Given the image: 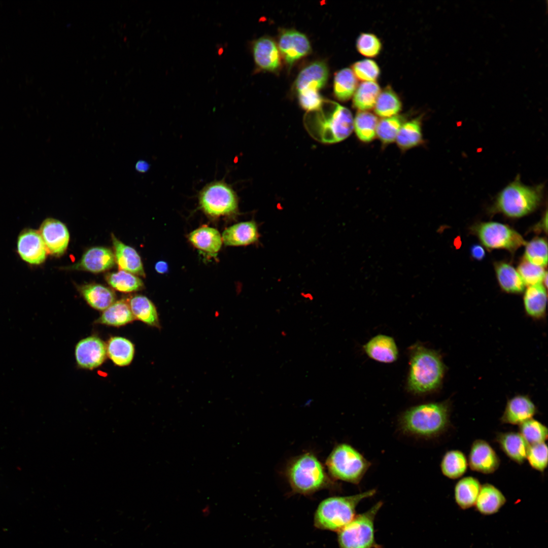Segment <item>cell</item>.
<instances>
[{
	"label": "cell",
	"mask_w": 548,
	"mask_h": 548,
	"mask_svg": "<svg viewBox=\"0 0 548 548\" xmlns=\"http://www.w3.org/2000/svg\"><path fill=\"white\" fill-rule=\"evenodd\" d=\"M547 294L541 284L529 286L524 296V304L526 314L535 319L545 316L546 309Z\"/></svg>",
	"instance_id": "cell-28"
},
{
	"label": "cell",
	"mask_w": 548,
	"mask_h": 548,
	"mask_svg": "<svg viewBox=\"0 0 548 548\" xmlns=\"http://www.w3.org/2000/svg\"><path fill=\"white\" fill-rule=\"evenodd\" d=\"M112 239L114 250L115 262L119 270H123L135 275L145 276L141 258L134 249L117 239L113 234Z\"/></svg>",
	"instance_id": "cell-22"
},
{
	"label": "cell",
	"mask_w": 548,
	"mask_h": 548,
	"mask_svg": "<svg viewBox=\"0 0 548 548\" xmlns=\"http://www.w3.org/2000/svg\"><path fill=\"white\" fill-rule=\"evenodd\" d=\"M527 459L531 466L543 472L547 465V447L544 442L530 445Z\"/></svg>",
	"instance_id": "cell-46"
},
{
	"label": "cell",
	"mask_w": 548,
	"mask_h": 548,
	"mask_svg": "<svg viewBox=\"0 0 548 548\" xmlns=\"http://www.w3.org/2000/svg\"><path fill=\"white\" fill-rule=\"evenodd\" d=\"M252 51L256 65L261 69L276 72L281 65V57L278 45L271 38H260L252 44Z\"/></svg>",
	"instance_id": "cell-16"
},
{
	"label": "cell",
	"mask_w": 548,
	"mask_h": 548,
	"mask_svg": "<svg viewBox=\"0 0 548 548\" xmlns=\"http://www.w3.org/2000/svg\"><path fill=\"white\" fill-rule=\"evenodd\" d=\"M363 348L369 357L378 362L390 363L398 358V351L394 339L386 335L374 336Z\"/></svg>",
	"instance_id": "cell-21"
},
{
	"label": "cell",
	"mask_w": 548,
	"mask_h": 548,
	"mask_svg": "<svg viewBox=\"0 0 548 548\" xmlns=\"http://www.w3.org/2000/svg\"><path fill=\"white\" fill-rule=\"evenodd\" d=\"M39 232L48 253L56 256L64 253L68 245L70 234L62 222L53 218L46 219L41 224Z\"/></svg>",
	"instance_id": "cell-13"
},
{
	"label": "cell",
	"mask_w": 548,
	"mask_h": 548,
	"mask_svg": "<svg viewBox=\"0 0 548 548\" xmlns=\"http://www.w3.org/2000/svg\"><path fill=\"white\" fill-rule=\"evenodd\" d=\"M375 489L347 496L325 499L319 505L314 515L317 528L338 532L356 516V508L363 499L373 496Z\"/></svg>",
	"instance_id": "cell-5"
},
{
	"label": "cell",
	"mask_w": 548,
	"mask_h": 548,
	"mask_svg": "<svg viewBox=\"0 0 548 548\" xmlns=\"http://www.w3.org/2000/svg\"><path fill=\"white\" fill-rule=\"evenodd\" d=\"M115 262L114 254L111 250L102 247H94L88 249L80 260L72 268L98 273L112 268Z\"/></svg>",
	"instance_id": "cell-17"
},
{
	"label": "cell",
	"mask_w": 548,
	"mask_h": 548,
	"mask_svg": "<svg viewBox=\"0 0 548 548\" xmlns=\"http://www.w3.org/2000/svg\"><path fill=\"white\" fill-rule=\"evenodd\" d=\"M377 117L368 111H359L353 120V129L362 142H371L376 136Z\"/></svg>",
	"instance_id": "cell-36"
},
{
	"label": "cell",
	"mask_w": 548,
	"mask_h": 548,
	"mask_svg": "<svg viewBox=\"0 0 548 548\" xmlns=\"http://www.w3.org/2000/svg\"><path fill=\"white\" fill-rule=\"evenodd\" d=\"M481 485L478 480L466 476L460 480L454 489L455 500L462 509H469L475 505Z\"/></svg>",
	"instance_id": "cell-29"
},
{
	"label": "cell",
	"mask_w": 548,
	"mask_h": 548,
	"mask_svg": "<svg viewBox=\"0 0 548 548\" xmlns=\"http://www.w3.org/2000/svg\"><path fill=\"white\" fill-rule=\"evenodd\" d=\"M543 186L524 184L518 175L497 195L494 204L496 211L513 218H519L533 211L540 203Z\"/></svg>",
	"instance_id": "cell-6"
},
{
	"label": "cell",
	"mask_w": 548,
	"mask_h": 548,
	"mask_svg": "<svg viewBox=\"0 0 548 548\" xmlns=\"http://www.w3.org/2000/svg\"><path fill=\"white\" fill-rule=\"evenodd\" d=\"M496 441L504 453L515 462L522 464L527 459L530 445L520 433H500Z\"/></svg>",
	"instance_id": "cell-23"
},
{
	"label": "cell",
	"mask_w": 548,
	"mask_h": 548,
	"mask_svg": "<svg viewBox=\"0 0 548 548\" xmlns=\"http://www.w3.org/2000/svg\"><path fill=\"white\" fill-rule=\"evenodd\" d=\"M328 68L322 61L311 63L299 73L295 82V87L298 92L307 90L319 89L324 86L328 77Z\"/></svg>",
	"instance_id": "cell-20"
},
{
	"label": "cell",
	"mask_w": 548,
	"mask_h": 548,
	"mask_svg": "<svg viewBox=\"0 0 548 548\" xmlns=\"http://www.w3.org/2000/svg\"><path fill=\"white\" fill-rule=\"evenodd\" d=\"M286 475L292 490L309 495L326 488H336L324 466L313 454L306 453L296 457L288 464Z\"/></svg>",
	"instance_id": "cell-4"
},
{
	"label": "cell",
	"mask_w": 548,
	"mask_h": 548,
	"mask_svg": "<svg viewBox=\"0 0 548 548\" xmlns=\"http://www.w3.org/2000/svg\"><path fill=\"white\" fill-rule=\"evenodd\" d=\"M402 117L399 115L384 118L379 120L376 127V136L385 144L395 141L398 132L404 123Z\"/></svg>",
	"instance_id": "cell-40"
},
{
	"label": "cell",
	"mask_w": 548,
	"mask_h": 548,
	"mask_svg": "<svg viewBox=\"0 0 548 548\" xmlns=\"http://www.w3.org/2000/svg\"><path fill=\"white\" fill-rule=\"evenodd\" d=\"M543 281L544 282V285H545L546 287H547V272H546V273H545V275L544 276Z\"/></svg>",
	"instance_id": "cell-51"
},
{
	"label": "cell",
	"mask_w": 548,
	"mask_h": 548,
	"mask_svg": "<svg viewBox=\"0 0 548 548\" xmlns=\"http://www.w3.org/2000/svg\"><path fill=\"white\" fill-rule=\"evenodd\" d=\"M199 208L213 218L233 216L238 212V199L231 185L224 180L207 184L198 195Z\"/></svg>",
	"instance_id": "cell-8"
},
{
	"label": "cell",
	"mask_w": 548,
	"mask_h": 548,
	"mask_svg": "<svg viewBox=\"0 0 548 548\" xmlns=\"http://www.w3.org/2000/svg\"><path fill=\"white\" fill-rule=\"evenodd\" d=\"M135 320L127 301L119 300L115 301L103 311L96 321L97 323L119 327Z\"/></svg>",
	"instance_id": "cell-31"
},
{
	"label": "cell",
	"mask_w": 548,
	"mask_h": 548,
	"mask_svg": "<svg viewBox=\"0 0 548 548\" xmlns=\"http://www.w3.org/2000/svg\"><path fill=\"white\" fill-rule=\"evenodd\" d=\"M379 501L367 511L356 516L338 532L340 548H379L374 539V521L383 505Z\"/></svg>",
	"instance_id": "cell-9"
},
{
	"label": "cell",
	"mask_w": 548,
	"mask_h": 548,
	"mask_svg": "<svg viewBox=\"0 0 548 548\" xmlns=\"http://www.w3.org/2000/svg\"><path fill=\"white\" fill-rule=\"evenodd\" d=\"M356 48L361 55L373 57L380 53L382 43L375 35L371 33H362L357 38Z\"/></svg>",
	"instance_id": "cell-45"
},
{
	"label": "cell",
	"mask_w": 548,
	"mask_h": 548,
	"mask_svg": "<svg viewBox=\"0 0 548 548\" xmlns=\"http://www.w3.org/2000/svg\"><path fill=\"white\" fill-rule=\"evenodd\" d=\"M471 253L472 257L477 260H482L485 255V252L483 248L477 245H474L471 249Z\"/></svg>",
	"instance_id": "cell-48"
},
{
	"label": "cell",
	"mask_w": 548,
	"mask_h": 548,
	"mask_svg": "<svg viewBox=\"0 0 548 548\" xmlns=\"http://www.w3.org/2000/svg\"><path fill=\"white\" fill-rule=\"evenodd\" d=\"M475 231L482 243L491 249H505L514 252L527 244L518 232L499 223H481L476 227Z\"/></svg>",
	"instance_id": "cell-10"
},
{
	"label": "cell",
	"mask_w": 548,
	"mask_h": 548,
	"mask_svg": "<svg viewBox=\"0 0 548 548\" xmlns=\"http://www.w3.org/2000/svg\"><path fill=\"white\" fill-rule=\"evenodd\" d=\"M401 100L390 86L381 91L375 105L376 115L384 118L397 115L401 110Z\"/></svg>",
	"instance_id": "cell-38"
},
{
	"label": "cell",
	"mask_w": 548,
	"mask_h": 548,
	"mask_svg": "<svg viewBox=\"0 0 548 548\" xmlns=\"http://www.w3.org/2000/svg\"><path fill=\"white\" fill-rule=\"evenodd\" d=\"M259 237L257 223L251 220L239 222L226 228L222 233V239L226 246H245L257 243Z\"/></svg>",
	"instance_id": "cell-19"
},
{
	"label": "cell",
	"mask_w": 548,
	"mask_h": 548,
	"mask_svg": "<svg viewBox=\"0 0 548 548\" xmlns=\"http://www.w3.org/2000/svg\"><path fill=\"white\" fill-rule=\"evenodd\" d=\"M468 461L472 470L484 474L493 473L500 465V459L494 449L482 439L475 440L472 444Z\"/></svg>",
	"instance_id": "cell-15"
},
{
	"label": "cell",
	"mask_w": 548,
	"mask_h": 548,
	"mask_svg": "<svg viewBox=\"0 0 548 548\" xmlns=\"http://www.w3.org/2000/svg\"><path fill=\"white\" fill-rule=\"evenodd\" d=\"M77 364L82 368L93 369L101 365L107 356L106 345L99 337L91 336L81 340L75 348Z\"/></svg>",
	"instance_id": "cell-14"
},
{
	"label": "cell",
	"mask_w": 548,
	"mask_h": 548,
	"mask_svg": "<svg viewBox=\"0 0 548 548\" xmlns=\"http://www.w3.org/2000/svg\"><path fill=\"white\" fill-rule=\"evenodd\" d=\"M518 272L525 285L541 284L546 271L542 267L531 263L525 259L519 264Z\"/></svg>",
	"instance_id": "cell-44"
},
{
	"label": "cell",
	"mask_w": 548,
	"mask_h": 548,
	"mask_svg": "<svg viewBox=\"0 0 548 548\" xmlns=\"http://www.w3.org/2000/svg\"><path fill=\"white\" fill-rule=\"evenodd\" d=\"M379 85L375 81L363 82L358 87L353 95L354 107L359 111H367L374 108L381 92Z\"/></svg>",
	"instance_id": "cell-34"
},
{
	"label": "cell",
	"mask_w": 548,
	"mask_h": 548,
	"mask_svg": "<svg viewBox=\"0 0 548 548\" xmlns=\"http://www.w3.org/2000/svg\"><path fill=\"white\" fill-rule=\"evenodd\" d=\"M422 141L421 121L417 118L404 122L395 142L401 150H406L418 146Z\"/></svg>",
	"instance_id": "cell-32"
},
{
	"label": "cell",
	"mask_w": 548,
	"mask_h": 548,
	"mask_svg": "<svg viewBox=\"0 0 548 548\" xmlns=\"http://www.w3.org/2000/svg\"><path fill=\"white\" fill-rule=\"evenodd\" d=\"M326 465L333 478L357 485L371 463L354 447L343 443L334 448L326 460Z\"/></svg>",
	"instance_id": "cell-7"
},
{
	"label": "cell",
	"mask_w": 548,
	"mask_h": 548,
	"mask_svg": "<svg viewBox=\"0 0 548 548\" xmlns=\"http://www.w3.org/2000/svg\"><path fill=\"white\" fill-rule=\"evenodd\" d=\"M445 366L439 354L419 344L409 349L407 390L414 394L432 392L441 385Z\"/></svg>",
	"instance_id": "cell-2"
},
{
	"label": "cell",
	"mask_w": 548,
	"mask_h": 548,
	"mask_svg": "<svg viewBox=\"0 0 548 548\" xmlns=\"http://www.w3.org/2000/svg\"><path fill=\"white\" fill-rule=\"evenodd\" d=\"M357 87V78L351 69L345 68L335 74L333 93L339 100H349L353 96Z\"/></svg>",
	"instance_id": "cell-35"
},
{
	"label": "cell",
	"mask_w": 548,
	"mask_h": 548,
	"mask_svg": "<svg viewBox=\"0 0 548 548\" xmlns=\"http://www.w3.org/2000/svg\"><path fill=\"white\" fill-rule=\"evenodd\" d=\"M298 100L301 107L308 112L319 109L324 101V99L314 89H307L298 92Z\"/></svg>",
	"instance_id": "cell-47"
},
{
	"label": "cell",
	"mask_w": 548,
	"mask_h": 548,
	"mask_svg": "<svg viewBox=\"0 0 548 548\" xmlns=\"http://www.w3.org/2000/svg\"><path fill=\"white\" fill-rule=\"evenodd\" d=\"M525 259L534 265L543 267L547 263V246L543 238H536L526 245Z\"/></svg>",
	"instance_id": "cell-42"
},
{
	"label": "cell",
	"mask_w": 548,
	"mask_h": 548,
	"mask_svg": "<svg viewBox=\"0 0 548 548\" xmlns=\"http://www.w3.org/2000/svg\"><path fill=\"white\" fill-rule=\"evenodd\" d=\"M128 303L135 320H138L150 326L161 328L156 308L148 298L136 295L131 297Z\"/></svg>",
	"instance_id": "cell-26"
},
{
	"label": "cell",
	"mask_w": 548,
	"mask_h": 548,
	"mask_svg": "<svg viewBox=\"0 0 548 548\" xmlns=\"http://www.w3.org/2000/svg\"><path fill=\"white\" fill-rule=\"evenodd\" d=\"M278 47L281 55L290 66L307 55L311 50V44L306 36L295 29L282 31Z\"/></svg>",
	"instance_id": "cell-11"
},
{
	"label": "cell",
	"mask_w": 548,
	"mask_h": 548,
	"mask_svg": "<svg viewBox=\"0 0 548 548\" xmlns=\"http://www.w3.org/2000/svg\"><path fill=\"white\" fill-rule=\"evenodd\" d=\"M468 463L464 453L458 450L447 452L440 464L443 474L451 479L462 476L466 471Z\"/></svg>",
	"instance_id": "cell-37"
},
{
	"label": "cell",
	"mask_w": 548,
	"mask_h": 548,
	"mask_svg": "<svg viewBox=\"0 0 548 548\" xmlns=\"http://www.w3.org/2000/svg\"><path fill=\"white\" fill-rule=\"evenodd\" d=\"M353 120L348 109L333 101L325 100L319 109L307 112L304 123L313 138L323 143H334L351 134Z\"/></svg>",
	"instance_id": "cell-1"
},
{
	"label": "cell",
	"mask_w": 548,
	"mask_h": 548,
	"mask_svg": "<svg viewBox=\"0 0 548 548\" xmlns=\"http://www.w3.org/2000/svg\"><path fill=\"white\" fill-rule=\"evenodd\" d=\"M80 292L89 305L99 311H104L115 301L116 295L110 288L98 284L82 286Z\"/></svg>",
	"instance_id": "cell-27"
},
{
	"label": "cell",
	"mask_w": 548,
	"mask_h": 548,
	"mask_svg": "<svg viewBox=\"0 0 548 548\" xmlns=\"http://www.w3.org/2000/svg\"><path fill=\"white\" fill-rule=\"evenodd\" d=\"M497 279L503 290L509 293L522 292L525 284L518 272L510 265L500 262L496 264Z\"/></svg>",
	"instance_id": "cell-33"
},
{
	"label": "cell",
	"mask_w": 548,
	"mask_h": 548,
	"mask_svg": "<svg viewBox=\"0 0 548 548\" xmlns=\"http://www.w3.org/2000/svg\"><path fill=\"white\" fill-rule=\"evenodd\" d=\"M135 169L140 173H146L150 168L149 164L144 160H139L135 164Z\"/></svg>",
	"instance_id": "cell-49"
},
{
	"label": "cell",
	"mask_w": 548,
	"mask_h": 548,
	"mask_svg": "<svg viewBox=\"0 0 548 548\" xmlns=\"http://www.w3.org/2000/svg\"><path fill=\"white\" fill-rule=\"evenodd\" d=\"M536 410L535 405L527 395H518L507 402L501 421L503 423L520 425L532 418Z\"/></svg>",
	"instance_id": "cell-18"
},
{
	"label": "cell",
	"mask_w": 548,
	"mask_h": 548,
	"mask_svg": "<svg viewBox=\"0 0 548 548\" xmlns=\"http://www.w3.org/2000/svg\"><path fill=\"white\" fill-rule=\"evenodd\" d=\"M506 502V499L500 490L486 483L481 485L474 506L481 514L489 516L498 512Z\"/></svg>",
	"instance_id": "cell-24"
},
{
	"label": "cell",
	"mask_w": 548,
	"mask_h": 548,
	"mask_svg": "<svg viewBox=\"0 0 548 548\" xmlns=\"http://www.w3.org/2000/svg\"><path fill=\"white\" fill-rule=\"evenodd\" d=\"M17 249L20 258L32 265L44 262L48 253L39 232L30 228L25 229L20 232L17 239Z\"/></svg>",
	"instance_id": "cell-12"
},
{
	"label": "cell",
	"mask_w": 548,
	"mask_h": 548,
	"mask_svg": "<svg viewBox=\"0 0 548 548\" xmlns=\"http://www.w3.org/2000/svg\"><path fill=\"white\" fill-rule=\"evenodd\" d=\"M107 355L116 365H128L134 355L133 344L123 337H111L106 345Z\"/></svg>",
	"instance_id": "cell-30"
},
{
	"label": "cell",
	"mask_w": 548,
	"mask_h": 548,
	"mask_svg": "<svg viewBox=\"0 0 548 548\" xmlns=\"http://www.w3.org/2000/svg\"><path fill=\"white\" fill-rule=\"evenodd\" d=\"M156 270L160 273H164L168 270V265L166 262L160 261L157 262L155 266Z\"/></svg>",
	"instance_id": "cell-50"
},
{
	"label": "cell",
	"mask_w": 548,
	"mask_h": 548,
	"mask_svg": "<svg viewBox=\"0 0 548 548\" xmlns=\"http://www.w3.org/2000/svg\"><path fill=\"white\" fill-rule=\"evenodd\" d=\"M352 71L356 77L363 82L375 81L380 74L378 64L369 59H365L355 62Z\"/></svg>",
	"instance_id": "cell-43"
},
{
	"label": "cell",
	"mask_w": 548,
	"mask_h": 548,
	"mask_svg": "<svg viewBox=\"0 0 548 548\" xmlns=\"http://www.w3.org/2000/svg\"><path fill=\"white\" fill-rule=\"evenodd\" d=\"M191 243L197 249L208 255L215 256L220 250L222 239L215 228L203 226L191 232L188 235Z\"/></svg>",
	"instance_id": "cell-25"
},
{
	"label": "cell",
	"mask_w": 548,
	"mask_h": 548,
	"mask_svg": "<svg viewBox=\"0 0 548 548\" xmlns=\"http://www.w3.org/2000/svg\"><path fill=\"white\" fill-rule=\"evenodd\" d=\"M450 407L447 400L412 406L400 416L399 427L404 433L418 437L437 436L449 425Z\"/></svg>",
	"instance_id": "cell-3"
},
{
	"label": "cell",
	"mask_w": 548,
	"mask_h": 548,
	"mask_svg": "<svg viewBox=\"0 0 548 548\" xmlns=\"http://www.w3.org/2000/svg\"><path fill=\"white\" fill-rule=\"evenodd\" d=\"M520 433L529 445L544 442L547 438V427L534 419L520 425Z\"/></svg>",
	"instance_id": "cell-41"
},
{
	"label": "cell",
	"mask_w": 548,
	"mask_h": 548,
	"mask_svg": "<svg viewBox=\"0 0 548 548\" xmlns=\"http://www.w3.org/2000/svg\"><path fill=\"white\" fill-rule=\"evenodd\" d=\"M106 279L113 288L123 293L136 291L143 286V282L140 278L123 270L108 273Z\"/></svg>",
	"instance_id": "cell-39"
}]
</instances>
